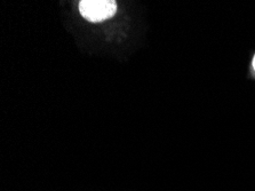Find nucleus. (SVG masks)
I'll return each instance as SVG.
<instances>
[{"instance_id": "nucleus-1", "label": "nucleus", "mask_w": 255, "mask_h": 191, "mask_svg": "<svg viewBox=\"0 0 255 191\" xmlns=\"http://www.w3.org/2000/svg\"><path fill=\"white\" fill-rule=\"evenodd\" d=\"M79 11L90 22H102L113 17L117 11V2L114 0H82Z\"/></svg>"}, {"instance_id": "nucleus-2", "label": "nucleus", "mask_w": 255, "mask_h": 191, "mask_svg": "<svg viewBox=\"0 0 255 191\" xmlns=\"http://www.w3.org/2000/svg\"><path fill=\"white\" fill-rule=\"evenodd\" d=\"M253 67H254V70H255V55H254V58H253Z\"/></svg>"}]
</instances>
